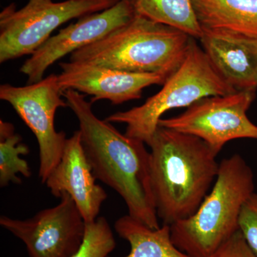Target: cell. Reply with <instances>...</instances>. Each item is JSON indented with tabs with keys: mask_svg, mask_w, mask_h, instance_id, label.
Wrapping results in <instances>:
<instances>
[{
	"mask_svg": "<svg viewBox=\"0 0 257 257\" xmlns=\"http://www.w3.org/2000/svg\"><path fill=\"white\" fill-rule=\"evenodd\" d=\"M119 0H30L20 10L11 4L0 13V62L32 55L61 25L99 13Z\"/></svg>",
	"mask_w": 257,
	"mask_h": 257,
	"instance_id": "obj_6",
	"label": "cell"
},
{
	"mask_svg": "<svg viewBox=\"0 0 257 257\" xmlns=\"http://www.w3.org/2000/svg\"><path fill=\"white\" fill-rule=\"evenodd\" d=\"M114 229L131 247L127 256L123 257H190L175 246L169 225L152 229L128 214L116 221Z\"/></svg>",
	"mask_w": 257,
	"mask_h": 257,
	"instance_id": "obj_15",
	"label": "cell"
},
{
	"mask_svg": "<svg viewBox=\"0 0 257 257\" xmlns=\"http://www.w3.org/2000/svg\"><path fill=\"white\" fill-rule=\"evenodd\" d=\"M62 96L63 91L55 74L23 87L0 86V99L11 104L36 137L40 149L39 177L43 184L60 162L67 140L66 134L57 132L55 125L57 109L68 107Z\"/></svg>",
	"mask_w": 257,
	"mask_h": 257,
	"instance_id": "obj_8",
	"label": "cell"
},
{
	"mask_svg": "<svg viewBox=\"0 0 257 257\" xmlns=\"http://www.w3.org/2000/svg\"><path fill=\"white\" fill-rule=\"evenodd\" d=\"M239 229L248 246L257 255V193L253 192L243 205L239 215Z\"/></svg>",
	"mask_w": 257,
	"mask_h": 257,
	"instance_id": "obj_19",
	"label": "cell"
},
{
	"mask_svg": "<svg viewBox=\"0 0 257 257\" xmlns=\"http://www.w3.org/2000/svg\"><path fill=\"white\" fill-rule=\"evenodd\" d=\"M193 39L178 29L135 15L124 26L71 54L69 61L169 77L183 62Z\"/></svg>",
	"mask_w": 257,
	"mask_h": 257,
	"instance_id": "obj_3",
	"label": "cell"
},
{
	"mask_svg": "<svg viewBox=\"0 0 257 257\" xmlns=\"http://www.w3.org/2000/svg\"><path fill=\"white\" fill-rule=\"evenodd\" d=\"M203 50L236 91L256 90L257 38L221 29L202 28Z\"/></svg>",
	"mask_w": 257,
	"mask_h": 257,
	"instance_id": "obj_13",
	"label": "cell"
},
{
	"mask_svg": "<svg viewBox=\"0 0 257 257\" xmlns=\"http://www.w3.org/2000/svg\"><path fill=\"white\" fill-rule=\"evenodd\" d=\"M209 257H257L239 229Z\"/></svg>",
	"mask_w": 257,
	"mask_h": 257,
	"instance_id": "obj_20",
	"label": "cell"
},
{
	"mask_svg": "<svg viewBox=\"0 0 257 257\" xmlns=\"http://www.w3.org/2000/svg\"><path fill=\"white\" fill-rule=\"evenodd\" d=\"M116 246L114 234L104 216L86 225L85 237L77 253L71 257H107Z\"/></svg>",
	"mask_w": 257,
	"mask_h": 257,
	"instance_id": "obj_18",
	"label": "cell"
},
{
	"mask_svg": "<svg viewBox=\"0 0 257 257\" xmlns=\"http://www.w3.org/2000/svg\"><path fill=\"white\" fill-rule=\"evenodd\" d=\"M202 28L257 38V0H192Z\"/></svg>",
	"mask_w": 257,
	"mask_h": 257,
	"instance_id": "obj_14",
	"label": "cell"
},
{
	"mask_svg": "<svg viewBox=\"0 0 257 257\" xmlns=\"http://www.w3.org/2000/svg\"><path fill=\"white\" fill-rule=\"evenodd\" d=\"M253 192V172L243 157L224 159L197 211L171 225L172 241L190 257H209L239 230L241 209Z\"/></svg>",
	"mask_w": 257,
	"mask_h": 257,
	"instance_id": "obj_4",
	"label": "cell"
},
{
	"mask_svg": "<svg viewBox=\"0 0 257 257\" xmlns=\"http://www.w3.org/2000/svg\"><path fill=\"white\" fill-rule=\"evenodd\" d=\"M63 96L78 119L83 149L94 177L121 196L128 215L152 229L160 228L152 189L151 154L145 143L99 119L92 103L77 91L67 89Z\"/></svg>",
	"mask_w": 257,
	"mask_h": 257,
	"instance_id": "obj_1",
	"label": "cell"
},
{
	"mask_svg": "<svg viewBox=\"0 0 257 257\" xmlns=\"http://www.w3.org/2000/svg\"><path fill=\"white\" fill-rule=\"evenodd\" d=\"M135 16L131 5L119 0L109 9L86 15L50 37L23 64L20 72L28 76V84L44 79L47 69L60 59L99 41Z\"/></svg>",
	"mask_w": 257,
	"mask_h": 257,
	"instance_id": "obj_10",
	"label": "cell"
},
{
	"mask_svg": "<svg viewBox=\"0 0 257 257\" xmlns=\"http://www.w3.org/2000/svg\"><path fill=\"white\" fill-rule=\"evenodd\" d=\"M255 96L256 90L207 96L178 116L160 119L159 126L200 138L219 155L231 140H257V125L246 115Z\"/></svg>",
	"mask_w": 257,
	"mask_h": 257,
	"instance_id": "obj_7",
	"label": "cell"
},
{
	"mask_svg": "<svg viewBox=\"0 0 257 257\" xmlns=\"http://www.w3.org/2000/svg\"><path fill=\"white\" fill-rule=\"evenodd\" d=\"M58 82L62 90L73 89L92 96L90 102L107 99L112 104L140 99L144 89L163 85L168 77L159 74L137 73L85 62L59 64Z\"/></svg>",
	"mask_w": 257,
	"mask_h": 257,
	"instance_id": "obj_11",
	"label": "cell"
},
{
	"mask_svg": "<svg viewBox=\"0 0 257 257\" xmlns=\"http://www.w3.org/2000/svg\"><path fill=\"white\" fill-rule=\"evenodd\" d=\"M135 15L178 29L199 40L202 28L198 22L192 0H125Z\"/></svg>",
	"mask_w": 257,
	"mask_h": 257,
	"instance_id": "obj_16",
	"label": "cell"
},
{
	"mask_svg": "<svg viewBox=\"0 0 257 257\" xmlns=\"http://www.w3.org/2000/svg\"><path fill=\"white\" fill-rule=\"evenodd\" d=\"M77 130L66 142L60 162L47 177V187L52 195L68 194L75 202L86 223L96 220L107 198L104 189L96 183Z\"/></svg>",
	"mask_w": 257,
	"mask_h": 257,
	"instance_id": "obj_12",
	"label": "cell"
},
{
	"mask_svg": "<svg viewBox=\"0 0 257 257\" xmlns=\"http://www.w3.org/2000/svg\"><path fill=\"white\" fill-rule=\"evenodd\" d=\"M60 199L26 220L0 217V225L23 241L30 257H71L82 246L87 223L68 194Z\"/></svg>",
	"mask_w": 257,
	"mask_h": 257,
	"instance_id": "obj_9",
	"label": "cell"
},
{
	"mask_svg": "<svg viewBox=\"0 0 257 257\" xmlns=\"http://www.w3.org/2000/svg\"><path fill=\"white\" fill-rule=\"evenodd\" d=\"M148 146L157 216L171 226L202 204L219 172L218 155L200 138L160 126Z\"/></svg>",
	"mask_w": 257,
	"mask_h": 257,
	"instance_id": "obj_2",
	"label": "cell"
},
{
	"mask_svg": "<svg viewBox=\"0 0 257 257\" xmlns=\"http://www.w3.org/2000/svg\"><path fill=\"white\" fill-rule=\"evenodd\" d=\"M195 40L193 39L183 62L167 79L160 92L142 105L109 115L106 121L126 124V136L149 145L167 111L189 107L207 96L236 92L221 77Z\"/></svg>",
	"mask_w": 257,
	"mask_h": 257,
	"instance_id": "obj_5",
	"label": "cell"
},
{
	"mask_svg": "<svg viewBox=\"0 0 257 257\" xmlns=\"http://www.w3.org/2000/svg\"><path fill=\"white\" fill-rule=\"evenodd\" d=\"M30 149L23 143L20 135L15 133L14 125L0 120V186L5 187L10 182L22 184L18 174L29 178L31 171L28 162L21 155H28Z\"/></svg>",
	"mask_w": 257,
	"mask_h": 257,
	"instance_id": "obj_17",
	"label": "cell"
}]
</instances>
